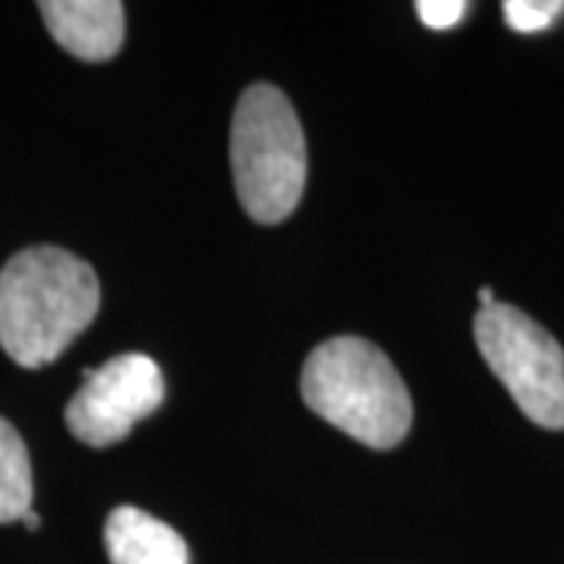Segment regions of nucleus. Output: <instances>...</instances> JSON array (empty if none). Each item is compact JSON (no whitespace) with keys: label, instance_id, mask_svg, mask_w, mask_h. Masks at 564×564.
<instances>
[{"label":"nucleus","instance_id":"obj_11","mask_svg":"<svg viewBox=\"0 0 564 564\" xmlns=\"http://www.w3.org/2000/svg\"><path fill=\"white\" fill-rule=\"evenodd\" d=\"M20 521H22V524H25V527H29V530H39V527H41V518H39V514H35V511H32V508H29V511L22 514Z\"/></svg>","mask_w":564,"mask_h":564},{"label":"nucleus","instance_id":"obj_2","mask_svg":"<svg viewBox=\"0 0 564 564\" xmlns=\"http://www.w3.org/2000/svg\"><path fill=\"white\" fill-rule=\"evenodd\" d=\"M304 404L370 448H395L411 430V395L383 351L358 336L317 345L302 370Z\"/></svg>","mask_w":564,"mask_h":564},{"label":"nucleus","instance_id":"obj_8","mask_svg":"<svg viewBox=\"0 0 564 564\" xmlns=\"http://www.w3.org/2000/svg\"><path fill=\"white\" fill-rule=\"evenodd\" d=\"M32 462L17 426L0 417V524L20 521L32 508Z\"/></svg>","mask_w":564,"mask_h":564},{"label":"nucleus","instance_id":"obj_3","mask_svg":"<svg viewBox=\"0 0 564 564\" xmlns=\"http://www.w3.org/2000/svg\"><path fill=\"white\" fill-rule=\"evenodd\" d=\"M232 182L245 214L258 223H282L302 202L307 144L295 107L276 85L245 88L232 113Z\"/></svg>","mask_w":564,"mask_h":564},{"label":"nucleus","instance_id":"obj_10","mask_svg":"<svg viewBox=\"0 0 564 564\" xmlns=\"http://www.w3.org/2000/svg\"><path fill=\"white\" fill-rule=\"evenodd\" d=\"M467 13V3L462 0H421L417 3V17L430 29H452L458 25Z\"/></svg>","mask_w":564,"mask_h":564},{"label":"nucleus","instance_id":"obj_1","mask_svg":"<svg viewBox=\"0 0 564 564\" xmlns=\"http://www.w3.org/2000/svg\"><path fill=\"white\" fill-rule=\"evenodd\" d=\"M101 285L88 263L54 248H22L0 270V348L20 367L57 361L91 326Z\"/></svg>","mask_w":564,"mask_h":564},{"label":"nucleus","instance_id":"obj_6","mask_svg":"<svg viewBox=\"0 0 564 564\" xmlns=\"http://www.w3.org/2000/svg\"><path fill=\"white\" fill-rule=\"evenodd\" d=\"M39 13L54 41L73 57L101 63L120 54L126 39V7L120 0H44Z\"/></svg>","mask_w":564,"mask_h":564},{"label":"nucleus","instance_id":"obj_9","mask_svg":"<svg viewBox=\"0 0 564 564\" xmlns=\"http://www.w3.org/2000/svg\"><path fill=\"white\" fill-rule=\"evenodd\" d=\"M505 22L521 32V35H533V32H543L552 22L558 20L564 13L562 0H508L502 3Z\"/></svg>","mask_w":564,"mask_h":564},{"label":"nucleus","instance_id":"obj_12","mask_svg":"<svg viewBox=\"0 0 564 564\" xmlns=\"http://www.w3.org/2000/svg\"><path fill=\"white\" fill-rule=\"evenodd\" d=\"M480 304H484V307H492V304H496V292H492L489 285L480 289Z\"/></svg>","mask_w":564,"mask_h":564},{"label":"nucleus","instance_id":"obj_5","mask_svg":"<svg viewBox=\"0 0 564 564\" xmlns=\"http://www.w3.org/2000/svg\"><path fill=\"white\" fill-rule=\"evenodd\" d=\"M163 399L161 367L148 355H120L98 370H85V383L66 404V426L79 443L107 448L122 443Z\"/></svg>","mask_w":564,"mask_h":564},{"label":"nucleus","instance_id":"obj_4","mask_svg":"<svg viewBox=\"0 0 564 564\" xmlns=\"http://www.w3.org/2000/svg\"><path fill=\"white\" fill-rule=\"evenodd\" d=\"M474 339L514 404L545 430H564V348L511 304L496 302L474 317Z\"/></svg>","mask_w":564,"mask_h":564},{"label":"nucleus","instance_id":"obj_7","mask_svg":"<svg viewBox=\"0 0 564 564\" xmlns=\"http://www.w3.org/2000/svg\"><path fill=\"white\" fill-rule=\"evenodd\" d=\"M104 543L110 564H188V545L180 533L132 505L110 511Z\"/></svg>","mask_w":564,"mask_h":564}]
</instances>
